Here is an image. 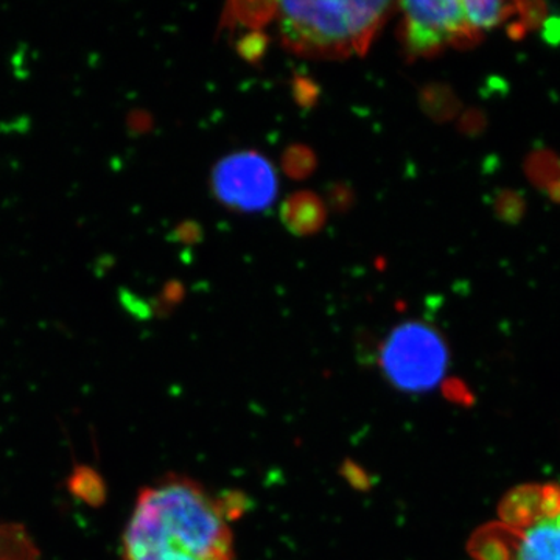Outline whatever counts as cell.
Segmentation results:
<instances>
[{"label":"cell","mask_w":560,"mask_h":560,"mask_svg":"<svg viewBox=\"0 0 560 560\" xmlns=\"http://www.w3.org/2000/svg\"><path fill=\"white\" fill-rule=\"evenodd\" d=\"M400 43L408 58H433L445 47H470L481 38L464 13L463 2H401Z\"/></svg>","instance_id":"cell-3"},{"label":"cell","mask_w":560,"mask_h":560,"mask_svg":"<svg viewBox=\"0 0 560 560\" xmlns=\"http://www.w3.org/2000/svg\"><path fill=\"white\" fill-rule=\"evenodd\" d=\"M283 219L291 230L301 234L316 231L323 223V208L318 198L311 195H296L283 208Z\"/></svg>","instance_id":"cell-8"},{"label":"cell","mask_w":560,"mask_h":560,"mask_svg":"<svg viewBox=\"0 0 560 560\" xmlns=\"http://www.w3.org/2000/svg\"><path fill=\"white\" fill-rule=\"evenodd\" d=\"M124 560H234V533L219 500L184 477L140 490L121 539Z\"/></svg>","instance_id":"cell-1"},{"label":"cell","mask_w":560,"mask_h":560,"mask_svg":"<svg viewBox=\"0 0 560 560\" xmlns=\"http://www.w3.org/2000/svg\"><path fill=\"white\" fill-rule=\"evenodd\" d=\"M394 7L341 0L280 2L276 16L287 49L301 57L340 60L370 49Z\"/></svg>","instance_id":"cell-2"},{"label":"cell","mask_w":560,"mask_h":560,"mask_svg":"<svg viewBox=\"0 0 560 560\" xmlns=\"http://www.w3.org/2000/svg\"><path fill=\"white\" fill-rule=\"evenodd\" d=\"M217 200L238 212H264L278 198L275 167L257 151H237L223 158L212 171Z\"/></svg>","instance_id":"cell-5"},{"label":"cell","mask_w":560,"mask_h":560,"mask_svg":"<svg viewBox=\"0 0 560 560\" xmlns=\"http://www.w3.org/2000/svg\"><path fill=\"white\" fill-rule=\"evenodd\" d=\"M265 47H267L265 36L259 35V33H254V35L245 36V39H243L241 46H238V50H241V54L246 60L256 61L259 60L261 54H264Z\"/></svg>","instance_id":"cell-10"},{"label":"cell","mask_w":560,"mask_h":560,"mask_svg":"<svg viewBox=\"0 0 560 560\" xmlns=\"http://www.w3.org/2000/svg\"><path fill=\"white\" fill-rule=\"evenodd\" d=\"M510 540L500 539L495 560H560V512L525 526L506 528Z\"/></svg>","instance_id":"cell-6"},{"label":"cell","mask_w":560,"mask_h":560,"mask_svg":"<svg viewBox=\"0 0 560 560\" xmlns=\"http://www.w3.org/2000/svg\"><path fill=\"white\" fill-rule=\"evenodd\" d=\"M515 7L511 3L504 2H480V0H470V2H463L464 13H466L467 21L475 32L492 31L504 24L512 14H514Z\"/></svg>","instance_id":"cell-9"},{"label":"cell","mask_w":560,"mask_h":560,"mask_svg":"<svg viewBox=\"0 0 560 560\" xmlns=\"http://www.w3.org/2000/svg\"><path fill=\"white\" fill-rule=\"evenodd\" d=\"M501 517L510 528H525L560 512L558 486H525L512 490L501 504Z\"/></svg>","instance_id":"cell-7"},{"label":"cell","mask_w":560,"mask_h":560,"mask_svg":"<svg viewBox=\"0 0 560 560\" xmlns=\"http://www.w3.org/2000/svg\"><path fill=\"white\" fill-rule=\"evenodd\" d=\"M386 374L397 385L431 386L447 366V348L433 327L422 323H405L390 331L382 350Z\"/></svg>","instance_id":"cell-4"}]
</instances>
